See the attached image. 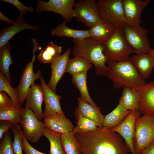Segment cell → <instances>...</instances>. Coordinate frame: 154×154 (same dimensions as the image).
I'll return each mask as SVG.
<instances>
[{
    "label": "cell",
    "instance_id": "1f68e13d",
    "mask_svg": "<svg viewBox=\"0 0 154 154\" xmlns=\"http://www.w3.org/2000/svg\"><path fill=\"white\" fill-rule=\"evenodd\" d=\"M4 91L9 96L15 108L20 110L19 102V95L16 88L13 87L6 77L0 72V91Z\"/></svg>",
    "mask_w": 154,
    "mask_h": 154
},
{
    "label": "cell",
    "instance_id": "ee69618b",
    "mask_svg": "<svg viewBox=\"0 0 154 154\" xmlns=\"http://www.w3.org/2000/svg\"><path fill=\"white\" fill-rule=\"evenodd\" d=\"M131 154V153H130V154Z\"/></svg>",
    "mask_w": 154,
    "mask_h": 154
},
{
    "label": "cell",
    "instance_id": "d6986e66",
    "mask_svg": "<svg viewBox=\"0 0 154 154\" xmlns=\"http://www.w3.org/2000/svg\"><path fill=\"white\" fill-rule=\"evenodd\" d=\"M23 14L20 13L15 23L12 25L3 27L0 32V48L7 42L16 34L26 29L37 31V26H33L26 23L23 20Z\"/></svg>",
    "mask_w": 154,
    "mask_h": 154
},
{
    "label": "cell",
    "instance_id": "e0dca14e",
    "mask_svg": "<svg viewBox=\"0 0 154 154\" xmlns=\"http://www.w3.org/2000/svg\"><path fill=\"white\" fill-rule=\"evenodd\" d=\"M78 106L74 112L76 119L79 115L94 122L100 128H102L104 116L100 112V108L93 106L83 100L80 97L78 98Z\"/></svg>",
    "mask_w": 154,
    "mask_h": 154
},
{
    "label": "cell",
    "instance_id": "83f0119b",
    "mask_svg": "<svg viewBox=\"0 0 154 154\" xmlns=\"http://www.w3.org/2000/svg\"><path fill=\"white\" fill-rule=\"evenodd\" d=\"M92 64L86 59L82 57L75 56L69 60L65 73H68L72 76L78 74L87 72L92 68Z\"/></svg>",
    "mask_w": 154,
    "mask_h": 154
},
{
    "label": "cell",
    "instance_id": "8d00e7d4",
    "mask_svg": "<svg viewBox=\"0 0 154 154\" xmlns=\"http://www.w3.org/2000/svg\"><path fill=\"white\" fill-rule=\"evenodd\" d=\"M0 1L1 2L8 3L13 5L18 9L20 13L23 15L26 14L28 11L33 13L34 10V7L25 6L18 0H1Z\"/></svg>",
    "mask_w": 154,
    "mask_h": 154
},
{
    "label": "cell",
    "instance_id": "7c38bea8",
    "mask_svg": "<svg viewBox=\"0 0 154 154\" xmlns=\"http://www.w3.org/2000/svg\"><path fill=\"white\" fill-rule=\"evenodd\" d=\"M139 110L130 111L124 119L119 125L110 129L119 134L124 141L128 152L136 154L133 145L135 133V122L140 117Z\"/></svg>",
    "mask_w": 154,
    "mask_h": 154
},
{
    "label": "cell",
    "instance_id": "8fae6325",
    "mask_svg": "<svg viewBox=\"0 0 154 154\" xmlns=\"http://www.w3.org/2000/svg\"><path fill=\"white\" fill-rule=\"evenodd\" d=\"M75 0H49L46 2L37 0L36 11L37 13L51 11L61 15L66 23H69L75 16L74 5Z\"/></svg>",
    "mask_w": 154,
    "mask_h": 154
},
{
    "label": "cell",
    "instance_id": "60d3db41",
    "mask_svg": "<svg viewBox=\"0 0 154 154\" xmlns=\"http://www.w3.org/2000/svg\"><path fill=\"white\" fill-rule=\"evenodd\" d=\"M141 154H154V143L146 148Z\"/></svg>",
    "mask_w": 154,
    "mask_h": 154
},
{
    "label": "cell",
    "instance_id": "cb8c5ba5",
    "mask_svg": "<svg viewBox=\"0 0 154 154\" xmlns=\"http://www.w3.org/2000/svg\"><path fill=\"white\" fill-rule=\"evenodd\" d=\"M130 111L119 104L113 111L104 116L102 128L110 130L117 126L123 121Z\"/></svg>",
    "mask_w": 154,
    "mask_h": 154
},
{
    "label": "cell",
    "instance_id": "30bf717a",
    "mask_svg": "<svg viewBox=\"0 0 154 154\" xmlns=\"http://www.w3.org/2000/svg\"><path fill=\"white\" fill-rule=\"evenodd\" d=\"M125 37L136 54H148L151 50L148 38V30L140 26L131 27L126 23L121 28Z\"/></svg>",
    "mask_w": 154,
    "mask_h": 154
},
{
    "label": "cell",
    "instance_id": "52a82bcc",
    "mask_svg": "<svg viewBox=\"0 0 154 154\" xmlns=\"http://www.w3.org/2000/svg\"><path fill=\"white\" fill-rule=\"evenodd\" d=\"M99 13L102 22L121 28L125 21L122 0H98Z\"/></svg>",
    "mask_w": 154,
    "mask_h": 154
},
{
    "label": "cell",
    "instance_id": "3957f363",
    "mask_svg": "<svg viewBox=\"0 0 154 154\" xmlns=\"http://www.w3.org/2000/svg\"><path fill=\"white\" fill-rule=\"evenodd\" d=\"M74 44L72 50L75 56L84 58L94 65L95 72L99 76L104 75L108 67V61L104 53L103 44L88 37L80 40L73 39Z\"/></svg>",
    "mask_w": 154,
    "mask_h": 154
},
{
    "label": "cell",
    "instance_id": "e575fe53",
    "mask_svg": "<svg viewBox=\"0 0 154 154\" xmlns=\"http://www.w3.org/2000/svg\"><path fill=\"white\" fill-rule=\"evenodd\" d=\"M21 112V109L15 108L5 109L0 108V120H5L11 121L14 124L19 122Z\"/></svg>",
    "mask_w": 154,
    "mask_h": 154
},
{
    "label": "cell",
    "instance_id": "d4e9b609",
    "mask_svg": "<svg viewBox=\"0 0 154 154\" xmlns=\"http://www.w3.org/2000/svg\"><path fill=\"white\" fill-rule=\"evenodd\" d=\"M64 21L51 30V34L59 37H67L73 39L80 40L90 37L89 30H78L70 28L66 25Z\"/></svg>",
    "mask_w": 154,
    "mask_h": 154
},
{
    "label": "cell",
    "instance_id": "f1b7e54d",
    "mask_svg": "<svg viewBox=\"0 0 154 154\" xmlns=\"http://www.w3.org/2000/svg\"><path fill=\"white\" fill-rule=\"evenodd\" d=\"M87 72H84L72 76V83L79 90L80 98L84 101L94 107L97 106L89 94L87 85Z\"/></svg>",
    "mask_w": 154,
    "mask_h": 154
},
{
    "label": "cell",
    "instance_id": "603a6c76",
    "mask_svg": "<svg viewBox=\"0 0 154 154\" xmlns=\"http://www.w3.org/2000/svg\"><path fill=\"white\" fill-rule=\"evenodd\" d=\"M119 104L128 110H139L140 94L139 91L123 86Z\"/></svg>",
    "mask_w": 154,
    "mask_h": 154
},
{
    "label": "cell",
    "instance_id": "d6a6232c",
    "mask_svg": "<svg viewBox=\"0 0 154 154\" xmlns=\"http://www.w3.org/2000/svg\"><path fill=\"white\" fill-rule=\"evenodd\" d=\"M76 119L77 125L72 131L75 133L92 132L100 128L94 122L81 115H79Z\"/></svg>",
    "mask_w": 154,
    "mask_h": 154
},
{
    "label": "cell",
    "instance_id": "f546056e",
    "mask_svg": "<svg viewBox=\"0 0 154 154\" xmlns=\"http://www.w3.org/2000/svg\"><path fill=\"white\" fill-rule=\"evenodd\" d=\"M62 134L50 131L45 127L42 135L48 140L50 145L49 152L50 154H65L61 142Z\"/></svg>",
    "mask_w": 154,
    "mask_h": 154
},
{
    "label": "cell",
    "instance_id": "44dd1931",
    "mask_svg": "<svg viewBox=\"0 0 154 154\" xmlns=\"http://www.w3.org/2000/svg\"><path fill=\"white\" fill-rule=\"evenodd\" d=\"M130 60L144 80L149 77L154 68V62L148 54H136L130 58Z\"/></svg>",
    "mask_w": 154,
    "mask_h": 154
},
{
    "label": "cell",
    "instance_id": "2e32d148",
    "mask_svg": "<svg viewBox=\"0 0 154 154\" xmlns=\"http://www.w3.org/2000/svg\"><path fill=\"white\" fill-rule=\"evenodd\" d=\"M72 47L68 48L58 58L50 64L51 74L48 86L54 92H56L57 84L65 73Z\"/></svg>",
    "mask_w": 154,
    "mask_h": 154
},
{
    "label": "cell",
    "instance_id": "ac0fdd59",
    "mask_svg": "<svg viewBox=\"0 0 154 154\" xmlns=\"http://www.w3.org/2000/svg\"><path fill=\"white\" fill-rule=\"evenodd\" d=\"M43 122L45 127L50 131L62 134L72 131L74 128L69 119L58 114L44 117Z\"/></svg>",
    "mask_w": 154,
    "mask_h": 154
},
{
    "label": "cell",
    "instance_id": "ba28073f",
    "mask_svg": "<svg viewBox=\"0 0 154 154\" xmlns=\"http://www.w3.org/2000/svg\"><path fill=\"white\" fill-rule=\"evenodd\" d=\"M75 18L86 27L91 28L102 22L97 2L95 0H80L74 5Z\"/></svg>",
    "mask_w": 154,
    "mask_h": 154
},
{
    "label": "cell",
    "instance_id": "836d02e7",
    "mask_svg": "<svg viewBox=\"0 0 154 154\" xmlns=\"http://www.w3.org/2000/svg\"><path fill=\"white\" fill-rule=\"evenodd\" d=\"M11 130L14 135L13 141L12 143L13 154H24L22 130L20 125L18 123L15 124Z\"/></svg>",
    "mask_w": 154,
    "mask_h": 154
},
{
    "label": "cell",
    "instance_id": "4dcf8cb0",
    "mask_svg": "<svg viewBox=\"0 0 154 154\" xmlns=\"http://www.w3.org/2000/svg\"><path fill=\"white\" fill-rule=\"evenodd\" d=\"M72 131L62 134V146L65 154H81L79 143Z\"/></svg>",
    "mask_w": 154,
    "mask_h": 154
},
{
    "label": "cell",
    "instance_id": "4fadbf2b",
    "mask_svg": "<svg viewBox=\"0 0 154 154\" xmlns=\"http://www.w3.org/2000/svg\"><path fill=\"white\" fill-rule=\"evenodd\" d=\"M150 0H122L125 23L133 27L140 26L142 20L141 13L147 6Z\"/></svg>",
    "mask_w": 154,
    "mask_h": 154
},
{
    "label": "cell",
    "instance_id": "ffe728a7",
    "mask_svg": "<svg viewBox=\"0 0 154 154\" xmlns=\"http://www.w3.org/2000/svg\"><path fill=\"white\" fill-rule=\"evenodd\" d=\"M139 91V111L144 114L154 116V81L147 83Z\"/></svg>",
    "mask_w": 154,
    "mask_h": 154
},
{
    "label": "cell",
    "instance_id": "4316f807",
    "mask_svg": "<svg viewBox=\"0 0 154 154\" xmlns=\"http://www.w3.org/2000/svg\"><path fill=\"white\" fill-rule=\"evenodd\" d=\"M11 45L9 42L0 48V72L11 82L12 78L9 67L13 64V60L11 54Z\"/></svg>",
    "mask_w": 154,
    "mask_h": 154
},
{
    "label": "cell",
    "instance_id": "5bb4252c",
    "mask_svg": "<svg viewBox=\"0 0 154 154\" xmlns=\"http://www.w3.org/2000/svg\"><path fill=\"white\" fill-rule=\"evenodd\" d=\"M44 98V92L41 85L34 83L26 96L25 106L32 110L40 121L44 117L42 109Z\"/></svg>",
    "mask_w": 154,
    "mask_h": 154
},
{
    "label": "cell",
    "instance_id": "5b68a950",
    "mask_svg": "<svg viewBox=\"0 0 154 154\" xmlns=\"http://www.w3.org/2000/svg\"><path fill=\"white\" fill-rule=\"evenodd\" d=\"M133 147L136 154H141L154 143V116L144 114L136 119Z\"/></svg>",
    "mask_w": 154,
    "mask_h": 154
},
{
    "label": "cell",
    "instance_id": "9c48e42d",
    "mask_svg": "<svg viewBox=\"0 0 154 154\" xmlns=\"http://www.w3.org/2000/svg\"><path fill=\"white\" fill-rule=\"evenodd\" d=\"M32 42L33 45L32 60L30 62L29 61L26 65L21 76L19 83L16 88L19 95V102L21 108L31 86L35 80L41 76L40 70H38L36 73L34 72L33 63L36 59L35 55L36 52L41 50L42 48L37 40L34 39Z\"/></svg>",
    "mask_w": 154,
    "mask_h": 154
},
{
    "label": "cell",
    "instance_id": "7bdbcfd3",
    "mask_svg": "<svg viewBox=\"0 0 154 154\" xmlns=\"http://www.w3.org/2000/svg\"><path fill=\"white\" fill-rule=\"evenodd\" d=\"M148 54L151 56L154 62V49H152Z\"/></svg>",
    "mask_w": 154,
    "mask_h": 154
},
{
    "label": "cell",
    "instance_id": "74e56055",
    "mask_svg": "<svg viewBox=\"0 0 154 154\" xmlns=\"http://www.w3.org/2000/svg\"><path fill=\"white\" fill-rule=\"evenodd\" d=\"M12 100L8 97L4 91H0V108L9 109L15 108Z\"/></svg>",
    "mask_w": 154,
    "mask_h": 154
},
{
    "label": "cell",
    "instance_id": "f35d334b",
    "mask_svg": "<svg viewBox=\"0 0 154 154\" xmlns=\"http://www.w3.org/2000/svg\"><path fill=\"white\" fill-rule=\"evenodd\" d=\"M22 138L23 142V151L25 154H50L41 152L33 147L29 143L27 139L23 134L22 131Z\"/></svg>",
    "mask_w": 154,
    "mask_h": 154
},
{
    "label": "cell",
    "instance_id": "b9f144b4",
    "mask_svg": "<svg viewBox=\"0 0 154 154\" xmlns=\"http://www.w3.org/2000/svg\"><path fill=\"white\" fill-rule=\"evenodd\" d=\"M0 20L5 21L9 25L10 23H12L13 24L15 23L14 21L10 19L5 16L1 11L0 12Z\"/></svg>",
    "mask_w": 154,
    "mask_h": 154
},
{
    "label": "cell",
    "instance_id": "ab89813d",
    "mask_svg": "<svg viewBox=\"0 0 154 154\" xmlns=\"http://www.w3.org/2000/svg\"><path fill=\"white\" fill-rule=\"evenodd\" d=\"M15 124L12 122L7 120L0 121V139L9 130L13 127Z\"/></svg>",
    "mask_w": 154,
    "mask_h": 154
},
{
    "label": "cell",
    "instance_id": "7402d4cb",
    "mask_svg": "<svg viewBox=\"0 0 154 154\" xmlns=\"http://www.w3.org/2000/svg\"><path fill=\"white\" fill-rule=\"evenodd\" d=\"M117 28L113 25L102 22L90 29V37L103 44L110 38Z\"/></svg>",
    "mask_w": 154,
    "mask_h": 154
},
{
    "label": "cell",
    "instance_id": "d590c367",
    "mask_svg": "<svg viewBox=\"0 0 154 154\" xmlns=\"http://www.w3.org/2000/svg\"><path fill=\"white\" fill-rule=\"evenodd\" d=\"M12 133L8 131L3 135L0 142V154H14Z\"/></svg>",
    "mask_w": 154,
    "mask_h": 154
},
{
    "label": "cell",
    "instance_id": "6da1fadb",
    "mask_svg": "<svg viewBox=\"0 0 154 154\" xmlns=\"http://www.w3.org/2000/svg\"><path fill=\"white\" fill-rule=\"evenodd\" d=\"M75 135L80 149L81 154H128L122 137L110 130L99 128Z\"/></svg>",
    "mask_w": 154,
    "mask_h": 154
},
{
    "label": "cell",
    "instance_id": "8992f818",
    "mask_svg": "<svg viewBox=\"0 0 154 154\" xmlns=\"http://www.w3.org/2000/svg\"><path fill=\"white\" fill-rule=\"evenodd\" d=\"M18 123L22 126L25 137L31 142L37 143L43 135L44 124L30 108L25 106L21 108Z\"/></svg>",
    "mask_w": 154,
    "mask_h": 154
},
{
    "label": "cell",
    "instance_id": "7a4b0ae2",
    "mask_svg": "<svg viewBox=\"0 0 154 154\" xmlns=\"http://www.w3.org/2000/svg\"><path fill=\"white\" fill-rule=\"evenodd\" d=\"M106 64L108 69L104 76L112 82L115 89L125 86L139 91L147 83L130 60H108Z\"/></svg>",
    "mask_w": 154,
    "mask_h": 154
},
{
    "label": "cell",
    "instance_id": "484cf974",
    "mask_svg": "<svg viewBox=\"0 0 154 154\" xmlns=\"http://www.w3.org/2000/svg\"><path fill=\"white\" fill-rule=\"evenodd\" d=\"M62 49V46L53 42H49L45 47L41 50L37 59L40 63L50 64L61 56Z\"/></svg>",
    "mask_w": 154,
    "mask_h": 154
},
{
    "label": "cell",
    "instance_id": "277c9868",
    "mask_svg": "<svg viewBox=\"0 0 154 154\" xmlns=\"http://www.w3.org/2000/svg\"><path fill=\"white\" fill-rule=\"evenodd\" d=\"M104 53L108 60L121 62L130 60V55L136 53L127 42L121 28L103 44Z\"/></svg>",
    "mask_w": 154,
    "mask_h": 154
},
{
    "label": "cell",
    "instance_id": "9a60e30c",
    "mask_svg": "<svg viewBox=\"0 0 154 154\" xmlns=\"http://www.w3.org/2000/svg\"><path fill=\"white\" fill-rule=\"evenodd\" d=\"M40 80L44 92V101L45 105L44 110L43 113L44 117L56 114L65 116L60 103L61 96L57 95L48 86L42 76L40 78Z\"/></svg>",
    "mask_w": 154,
    "mask_h": 154
}]
</instances>
